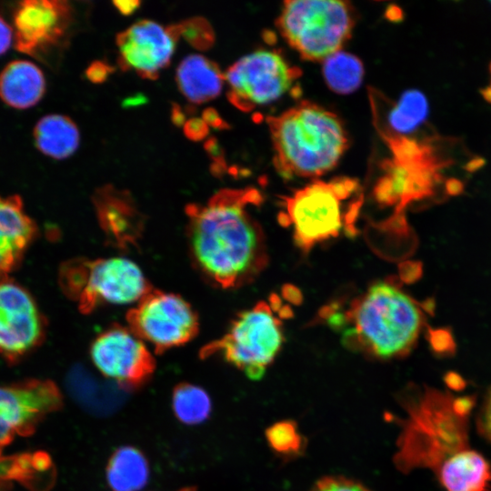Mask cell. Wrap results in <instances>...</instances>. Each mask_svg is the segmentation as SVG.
Here are the masks:
<instances>
[{
    "label": "cell",
    "instance_id": "6da1fadb",
    "mask_svg": "<svg viewBox=\"0 0 491 491\" xmlns=\"http://www.w3.org/2000/svg\"><path fill=\"white\" fill-rule=\"evenodd\" d=\"M261 202L256 188H226L205 204L185 207L193 261L215 286L225 289L242 286L266 268V237L252 213Z\"/></svg>",
    "mask_w": 491,
    "mask_h": 491
},
{
    "label": "cell",
    "instance_id": "cb8c5ba5",
    "mask_svg": "<svg viewBox=\"0 0 491 491\" xmlns=\"http://www.w3.org/2000/svg\"><path fill=\"white\" fill-rule=\"evenodd\" d=\"M148 462L136 447L123 446L110 456L106 480L111 491H139L147 483Z\"/></svg>",
    "mask_w": 491,
    "mask_h": 491
},
{
    "label": "cell",
    "instance_id": "f546056e",
    "mask_svg": "<svg viewBox=\"0 0 491 491\" xmlns=\"http://www.w3.org/2000/svg\"><path fill=\"white\" fill-rule=\"evenodd\" d=\"M477 425L481 434L491 443V386L485 396Z\"/></svg>",
    "mask_w": 491,
    "mask_h": 491
},
{
    "label": "cell",
    "instance_id": "277c9868",
    "mask_svg": "<svg viewBox=\"0 0 491 491\" xmlns=\"http://www.w3.org/2000/svg\"><path fill=\"white\" fill-rule=\"evenodd\" d=\"M344 340L354 349L381 359L404 356L416 344L422 313L405 292L377 282L356 297L342 314Z\"/></svg>",
    "mask_w": 491,
    "mask_h": 491
},
{
    "label": "cell",
    "instance_id": "1f68e13d",
    "mask_svg": "<svg viewBox=\"0 0 491 491\" xmlns=\"http://www.w3.org/2000/svg\"><path fill=\"white\" fill-rule=\"evenodd\" d=\"M112 68L104 62L95 61L86 70L88 79L94 83H101L106 79Z\"/></svg>",
    "mask_w": 491,
    "mask_h": 491
},
{
    "label": "cell",
    "instance_id": "7c38bea8",
    "mask_svg": "<svg viewBox=\"0 0 491 491\" xmlns=\"http://www.w3.org/2000/svg\"><path fill=\"white\" fill-rule=\"evenodd\" d=\"M62 405V394L51 380L0 386V451L15 436L32 434L47 415Z\"/></svg>",
    "mask_w": 491,
    "mask_h": 491
},
{
    "label": "cell",
    "instance_id": "9a60e30c",
    "mask_svg": "<svg viewBox=\"0 0 491 491\" xmlns=\"http://www.w3.org/2000/svg\"><path fill=\"white\" fill-rule=\"evenodd\" d=\"M448 165V161L437 155L416 163L390 158L384 163L385 174L375 187L376 199L385 205H396L400 213L409 203L431 195L441 180L440 170Z\"/></svg>",
    "mask_w": 491,
    "mask_h": 491
},
{
    "label": "cell",
    "instance_id": "2e32d148",
    "mask_svg": "<svg viewBox=\"0 0 491 491\" xmlns=\"http://www.w3.org/2000/svg\"><path fill=\"white\" fill-rule=\"evenodd\" d=\"M43 322L31 296L15 284H0V353L17 356L35 346Z\"/></svg>",
    "mask_w": 491,
    "mask_h": 491
},
{
    "label": "cell",
    "instance_id": "d6986e66",
    "mask_svg": "<svg viewBox=\"0 0 491 491\" xmlns=\"http://www.w3.org/2000/svg\"><path fill=\"white\" fill-rule=\"evenodd\" d=\"M45 89L43 72L30 61H12L0 73V98L13 108L32 107L42 98Z\"/></svg>",
    "mask_w": 491,
    "mask_h": 491
},
{
    "label": "cell",
    "instance_id": "44dd1931",
    "mask_svg": "<svg viewBox=\"0 0 491 491\" xmlns=\"http://www.w3.org/2000/svg\"><path fill=\"white\" fill-rule=\"evenodd\" d=\"M436 475L446 491H486L491 482L490 465L470 448L448 458Z\"/></svg>",
    "mask_w": 491,
    "mask_h": 491
},
{
    "label": "cell",
    "instance_id": "7402d4cb",
    "mask_svg": "<svg viewBox=\"0 0 491 491\" xmlns=\"http://www.w3.org/2000/svg\"><path fill=\"white\" fill-rule=\"evenodd\" d=\"M429 105L426 95L416 89L406 91L386 112V116H374L376 126L384 139L408 137L427 118Z\"/></svg>",
    "mask_w": 491,
    "mask_h": 491
},
{
    "label": "cell",
    "instance_id": "8fae6325",
    "mask_svg": "<svg viewBox=\"0 0 491 491\" xmlns=\"http://www.w3.org/2000/svg\"><path fill=\"white\" fill-rule=\"evenodd\" d=\"M90 356L101 374L127 391L147 384L155 369L145 342L128 327L114 326L100 333L91 344Z\"/></svg>",
    "mask_w": 491,
    "mask_h": 491
},
{
    "label": "cell",
    "instance_id": "8d00e7d4",
    "mask_svg": "<svg viewBox=\"0 0 491 491\" xmlns=\"http://www.w3.org/2000/svg\"><path fill=\"white\" fill-rule=\"evenodd\" d=\"M484 159L481 158V157H475L471 160H469L466 165H465V169L467 170L468 172H475L476 171L477 169H479L480 167H482L484 165Z\"/></svg>",
    "mask_w": 491,
    "mask_h": 491
},
{
    "label": "cell",
    "instance_id": "836d02e7",
    "mask_svg": "<svg viewBox=\"0 0 491 491\" xmlns=\"http://www.w3.org/2000/svg\"><path fill=\"white\" fill-rule=\"evenodd\" d=\"M115 6L119 10L123 15L132 14L140 5L139 1H115L113 3Z\"/></svg>",
    "mask_w": 491,
    "mask_h": 491
},
{
    "label": "cell",
    "instance_id": "83f0119b",
    "mask_svg": "<svg viewBox=\"0 0 491 491\" xmlns=\"http://www.w3.org/2000/svg\"><path fill=\"white\" fill-rule=\"evenodd\" d=\"M177 36H184L193 46L206 49L214 43L215 35L209 23L200 17L191 18L183 23L171 25Z\"/></svg>",
    "mask_w": 491,
    "mask_h": 491
},
{
    "label": "cell",
    "instance_id": "74e56055",
    "mask_svg": "<svg viewBox=\"0 0 491 491\" xmlns=\"http://www.w3.org/2000/svg\"><path fill=\"white\" fill-rule=\"evenodd\" d=\"M177 491H197L195 487H193V486H187V487H183V488H180L179 490Z\"/></svg>",
    "mask_w": 491,
    "mask_h": 491
},
{
    "label": "cell",
    "instance_id": "ffe728a7",
    "mask_svg": "<svg viewBox=\"0 0 491 491\" xmlns=\"http://www.w3.org/2000/svg\"><path fill=\"white\" fill-rule=\"evenodd\" d=\"M224 81V74L218 65L202 55L185 57L176 70L179 90L194 104H202L216 97Z\"/></svg>",
    "mask_w": 491,
    "mask_h": 491
},
{
    "label": "cell",
    "instance_id": "5b68a950",
    "mask_svg": "<svg viewBox=\"0 0 491 491\" xmlns=\"http://www.w3.org/2000/svg\"><path fill=\"white\" fill-rule=\"evenodd\" d=\"M362 204V189L356 180H316L284 199L279 221L292 230L296 246L307 253L341 233L354 235Z\"/></svg>",
    "mask_w": 491,
    "mask_h": 491
},
{
    "label": "cell",
    "instance_id": "4dcf8cb0",
    "mask_svg": "<svg viewBox=\"0 0 491 491\" xmlns=\"http://www.w3.org/2000/svg\"><path fill=\"white\" fill-rule=\"evenodd\" d=\"M185 135L193 140L205 138L208 133V125L203 118L193 117L184 125Z\"/></svg>",
    "mask_w": 491,
    "mask_h": 491
},
{
    "label": "cell",
    "instance_id": "3957f363",
    "mask_svg": "<svg viewBox=\"0 0 491 491\" xmlns=\"http://www.w3.org/2000/svg\"><path fill=\"white\" fill-rule=\"evenodd\" d=\"M266 122L274 165L286 178H313L329 172L347 146L339 117L316 104L300 103Z\"/></svg>",
    "mask_w": 491,
    "mask_h": 491
},
{
    "label": "cell",
    "instance_id": "e575fe53",
    "mask_svg": "<svg viewBox=\"0 0 491 491\" xmlns=\"http://www.w3.org/2000/svg\"><path fill=\"white\" fill-rule=\"evenodd\" d=\"M203 119L208 125H212L214 127H223V125L225 124L223 120L220 118V116L217 115V113L209 108L206 109L203 113Z\"/></svg>",
    "mask_w": 491,
    "mask_h": 491
},
{
    "label": "cell",
    "instance_id": "52a82bcc",
    "mask_svg": "<svg viewBox=\"0 0 491 491\" xmlns=\"http://www.w3.org/2000/svg\"><path fill=\"white\" fill-rule=\"evenodd\" d=\"M353 8L337 0H289L276 25L287 44L304 59L324 61L341 50L354 26Z\"/></svg>",
    "mask_w": 491,
    "mask_h": 491
},
{
    "label": "cell",
    "instance_id": "ac0fdd59",
    "mask_svg": "<svg viewBox=\"0 0 491 491\" xmlns=\"http://www.w3.org/2000/svg\"><path fill=\"white\" fill-rule=\"evenodd\" d=\"M35 232L17 195L0 196V284L16 263Z\"/></svg>",
    "mask_w": 491,
    "mask_h": 491
},
{
    "label": "cell",
    "instance_id": "484cf974",
    "mask_svg": "<svg viewBox=\"0 0 491 491\" xmlns=\"http://www.w3.org/2000/svg\"><path fill=\"white\" fill-rule=\"evenodd\" d=\"M172 406L177 419L186 425L204 422L212 408L208 394L203 388L189 383L178 384L174 388Z\"/></svg>",
    "mask_w": 491,
    "mask_h": 491
},
{
    "label": "cell",
    "instance_id": "d6a6232c",
    "mask_svg": "<svg viewBox=\"0 0 491 491\" xmlns=\"http://www.w3.org/2000/svg\"><path fill=\"white\" fill-rule=\"evenodd\" d=\"M14 39L12 26L0 15V55L5 53Z\"/></svg>",
    "mask_w": 491,
    "mask_h": 491
},
{
    "label": "cell",
    "instance_id": "4fadbf2b",
    "mask_svg": "<svg viewBox=\"0 0 491 491\" xmlns=\"http://www.w3.org/2000/svg\"><path fill=\"white\" fill-rule=\"evenodd\" d=\"M176 35L171 26L151 20H140L116 36L118 64L143 78L155 79L173 55Z\"/></svg>",
    "mask_w": 491,
    "mask_h": 491
},
{
    "label": "cell",
    "instance_id": "30bf717a",
    "mask_svg": "<svg viewBox=\"0 0 491 491\" xmlns=\"http://www.w3.org/2000/svg\"><path fill=\"white\" fill-rule=\"evenodd\" d=\"M128 328L162 354L192 340L198 333L196 313L183 297L151 289L126 314Z\"/></svg>",
    "mask_w": 491,
    "mask_h": 491
},
{
    "label": "cell",
    "instance_id": "4316f807",
    "mask_svg": "<svg viewBox=\"0 0 491 491\" xmlns=\"http://www.w3.org/2000/svg\"><path fill=\"white\" fill-rule=\"evenodd\" d=\"M266 438L272 449L282 455H296L302 450V436L292 421L273 424L266 429Z\"/></svg>",
    "mask_w": 491,
    "mask_h": 491
},
{
    "label": "cell",
    "instance_id": "8992f818",
    "mask_svg": "<svg viewBox=\"0 0 491 491\" xmlns=\"http://www.w3.org/2000/svg\"><path fill=\"white\" fill-rule=\"evenodd\" d=\"M59 280L83 314L102 304L137 302L152 289L138 266L125 257L71 260L62 266Z\"/></svg>",
    "mask_w": 491,
    "mask_h": 491
},
{
    "label": "cell",
    "instance_id": "e0dca14e",
    "mask_svg": "<svg viewBox=\"0 0 491 491\" xmlns=\"http://www.w3.org/2000/svg\"><path fill=\"white\" fill-rule=\"evenodd\" d=\"M94 203L99 224L109 240L120 247L136 243L143 218L127 192L105 186L97 190Z\"/></svg>",
    "mask_w": 491,
    "mask_h": 491
},
{
    "label": "cell",
    "instance_id": "ba28073f",
    "mask_svg": "<svg viewBox=\"0 0 491 491\" xmlns=\"http://www.w3.org/2000/svg\"><path fill=\"white\" fill-rule=\"evenodd\" d=\"M279 315L273 300L258 302L237 315L223 336L205 345L201 358L221 356L247 377H263L284 343Z\"/></svg>",
    "mask_w": 491,
    "mask_h": 491
},
{
    "label": "cell",
    "instance_id": "7a4b0ae2",
    "mask_svg": "<svg viewBox=\"0 0 491 491\" xmlns=\"http://www.w3.org/2000/svg\"><path fill=\"white\" fill-rule=\"evenodd\" d=\"M469 396L455 397L425 387L402 399L401 419L394 462L408 473L428 468L436 474L456 453L469 448L468 416L474 406Z\"/></svg>",
    "mask_w": 491,
    "mask_h": 491
},
{
    "label": "cell",
    "instance_id": "d590c367",
    "mask_svg": "<svg viewBox=\"0 0 491 491\" xmlns=\"http://www.w3.org/2000/svg\"><path fill=\"white\" fill-rule=\"evenodd\" d=\"M446 191L449 195H457L463 190V185L461 181L456 178H450L446 181Z\"/></svg>",
    "mask_w": 491,
    "mask_h": 491
},
{
    "label": "cell",
    "instance_id": "5bb4252c",
    "mask_svg": "<svg viewBox=\"0 0 491 491\" xmlns=\"http://www.w3.org/2000/svg\"><path fill=\"white\" fill-rule=\"evenodd\" d=\"M70 19V6L60 0H25L14 13L15 48L29 55H39L64 36Z\"/></svg>",
    "mask_w": 491,
    "mask_h": 491
},
{
    "label": "cell",
    "instance_id": "f35d334b",
    "mask_svg": "<svg viewBox=\"0 0 491 491\" xmlns=\"http://www.w3.org/2000/svg\"><path fill=\"white\" fill-rule=\"evenodd\" d=\"M490 73H491V65H490ZM489 85L491 86V81H490V85Z\"/></svg>",
    "mask_w": 491,
    "mask_h": 491
},
{
    "label": "cell",
    "instance_id": "d4e9b609",
    "mask_svg": "<svg viewBox=\"0 0 491 491\" xmlns=\"http://www.w3.org/2000/svg\"><path fill=\"white\" fill-rule=\"evenodd\" d=\"M323 75L334 92L347 95L361 85L364 67L356 56L340 50L323 61Z\"/></svg>",
    "mask_w": 491,
    "mask_h": 491
},
{
    "label": "cell",
    "instance_id": "9c48e42d",
    "mask_svg": "<svg viewBox=\"0 0 491 491\" xmlns=\"http://www.w3.org/2000/svg\"><path fill=\"white\" fill-rule=\"evenodd\" d=\"M301 72L274 50L250 53L227 68V97L238 109L249 111L274 102L294 85Z\"/></svg>",
    "mask_w": 491,
    "mask_h": 491
},
{
    "label": "cell",
    "instance_id": "603a6c76",
    "mask_svg": "<svg viewBox=\"0 0 491 491\" xmlns=\"http://www.w3.org/2000/svg\"><path fill=\"white\" fill-rule=\"evenodd\" d=\"M34 139L41 153L52 158L64 159L76 150L80 135L76 125L69 117L48 115L35 125Z\"/></svg>",
    "mask_w": 491,
    "mask_h": 491
},
{
    "label": "cell",
    "instance_id": "f1b7e54d",
    "mask_svg": "<svg viewBox=\"0 0 491 491\" xmlns=\"http://www.w3.org/2000/svg\"><path fill=\"white\" fill-rule=\"evenodd\" d=\"M309 491H370L360 483L342 477L326 476L318 480Z\"/></svg>",
    "mask_w": 491,
    "mask_h": 491
}]
</instances>
